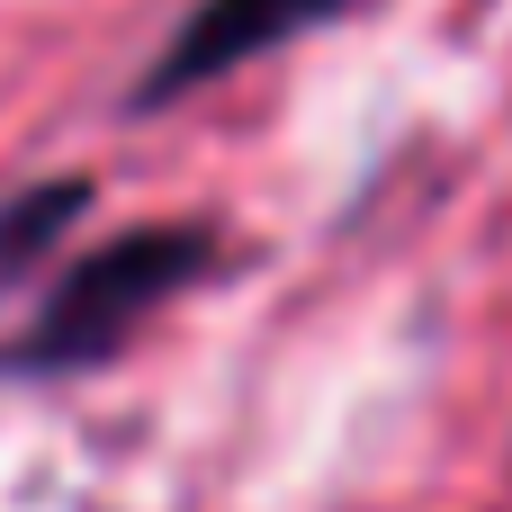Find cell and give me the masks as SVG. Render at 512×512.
<instances>
[{
	"mask_svg": "<svg viewBox=\"0 0 512 512\" xmlns=\"http://www.w3.org/2000/svg\"><path fill=\"white\" fill-rule=\"evenodd\" d=\"M207 261H216V234L207 225H135V234L81 252L54 279V297L36 306V324L0 342V378H72V369L117 360L126 333L162 297H180Z\"/></svg>",
	"mask_w": 512,
	"mask_h": 512,
	"instance_id": "obj_1",
	"label": "cell"
},
{
	"mask_svg": "<svg viewBox=\"0 0 512 512\" xmlns=\"http://www.w3.org/2000/svg\"><path fill=\"white\" fill-rule=\"evenodd\" d=\"M342 9H360V0H198L189 18H180V36L153 54V72L135 81V117H153V108H171L180 90H198V81H225L234 63H252V54H270V45H288V36H306V27H324V18H342Z\"/></svg>",
	"mask_w": 512,
	"mask_h": 512,
	"instance_id": "obj_2",
	"label": "cell"
},
{
	"mask_svg": "<svg viewBox=\"0 0 512 512\" xmlns=\"http://www.w3.org/2000/svg\"><path fill=\"white\" fill-rule=\"evenodd\" d=\"M90 216V180L81 171H63V180H36V189H18V198H0V288L9 279H27L72 225Z\"/></svg>",
	"mask_w": 512,
	"mask_h": 512,
	"instance_id": "obj_3",
	"label": "cell"
}]
</instances>
